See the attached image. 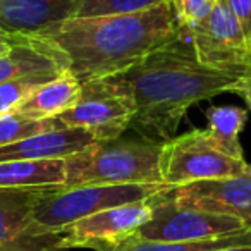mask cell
<instances>
[{"mask_svg":"<svg viewBox=\"0 0 251 251\" xmlns=\"http://www.w3.org/2000/svg\"><path fill=\"white\" fill-rule=\"evenodd\" d=\"M171 193L182 205L234 217L251 229V174L193 182Z\"/></svg>","mask_w":251,"mask_h":251,"instance_id":"11","label":"cell"},{"mask_svg":"<svg viewBox=\"0 0 251 251\" xmlns=\"http://www.w3.org/2000/svg\"><path fill=\"white\" fill-rule=\"evenodd\" d=\"M222 2L230 9L251 45V0H222Z\"/></svg>","mask_w":251,"mask_h":251,"instance_id":"23","label":"cell"},{"mask_svg":"<svg viewBox=\"0 0 251 251\" xmlns=\"http://www.w3.org/2000/svg\"><path fill=\"white\" fill-rule=\"evenodd\" d=\"M19 35H12V33L5 31L2 26H0V55L5 53L16 42H18Z\"/></svg>","mask_w":251,"mask_h":251,"instance_id":"25","label":"cell"},{"mask_svg":"<svg viewBox=\"0 0 251 251\" xmlns=\"http://www.w3.org/2000/svg\"><path fill=\"white\" fill-rule=\"evenodd\" d=\"M182 33L203 66L241 76L251 74V45L222 0L205 19Z\"/></svg>","mask_w":251,"mask_h":251,"instance_id":"7","label":"cell"},{"mask_svg":"<svg viewBox=\"0 0 251 251\" xmlns=\"http://www.w3.org/2000/svg\"><path fill=\"white\" fill-rule=\"evenodd\" d=\"M59 76L62 74H38V76H28L2 83L0 84V114L14 110L25 98H28L38 88L57 79Z\"/></svg>","mask_w":251,"mask_h":251,"instance_id":"21","label":"cell"},{"mask_svg":"<svg viewBox=\"0 0 251 251\" xmlns=\"http://www.w3.org/2000/svg\"><path fill=\"white\" fill-rule=\"evenodd\" d=\"M208 127L206 133L217 143L220 150L234 158H244L239 136L248 122L246 108L236 105H219L206 110Z\"/></svg>","mask_w":251,"mask_h":251,"instance_id":"17","label":"cell"},{"mask_svg":"<svg viewBox=\"0 0 251 251\" xmlns=\"http://www.w3.org/2000/svg\"><path fill=\"white\" fill-rule=\"evenodd\" d=\"M219 0H171L181 31H186L212 12Z\"/></svg>","mask_w":251,"mask_h":251,"instance_id":"22","label":"cell"},{"mask_svg":"<svg viewBox=\"0 0 251 251\" xmlns=\"http://www.w3.org/2000/svg\"><path fill=\"white\" fill-rule=\"evenodd\" d=\"M169 0H76L71 18H100L147 12Z\"/></svg>","mask_w":251,"mask_h":251,"instance_id":"20","label":"cell"},{"mask_svg":"<svg viewBox=\"0 0 251 251\" xmlns=\"http://www.w3.org/2000/svg\"><path fill=\"white\" fill-rule=\"evenodd\" d=\"M222 251H251V246H246V248H230V250H222Z\"/></svg>","mask_w":251,"mask_h":251,"instance_id":"26","label":"cell"},{"mask_svg":"<svg viewBox=\"0 0 251 251\" xmlns=\"http://www.w3.org/2000/svg\"><path fill=\"white\" fill-rule=\"evenodd\" d=\"M55 129L66 127H62L55 119H33L16 110L5 112L0 114V148Z\"/></svg>","mask_w":251,"mask_h":251,"instance_id":"19","label":"cell"},{"mask_svg":"<svg viewBox=\"0 0 251 251\" xmlns=\"http://www.w3.org/2000/svg\"><path fill=\"white\" fill-rule=\"evenodd\" d=\"M47 188H0V251H73L62 248L60 232H45L33 220Z\"/></svg>","mask_w":251,"mask_h":251,"instance_id":"9","label":"cell"},{"mask_svg":"<svg viewBox=\"0 0 251 251\" xmlns=\"http://www.w3.org/2000/svg\"><path fill=\"white\" fill-rule=\"evenodd\" d=\"M241 77L203 66L181 33L176 42L153 50L127 71L88 83L83 90L129 97L136 107L129 129L148 140L169 141L193 105L230 91Z\"/></svg>","mask_w":251,"mask_h":251,"instance_id":"1","label":"cell"},{"mask_svg":"<svg viewBox=\"0 0 251 251\" xmlns=\"http://www.w3.org/2000/svg\"><path fill=\"white\" fill-rule=\"evenodd\" d=\"M66 73H69L66 55L40 36L19 35L18 42L0 55V84L38 74Z\"/></svg>","mask_w":251,"mask_h":251,"instance_id":"12","label":"cell"},{"mask_svg":"<svg viewBox=\"0 0 251 251\" xmlns=\"http://www.w3.org/2000/svg\"><path fill=\"white\" fill-rule=\"evenodd\" d=\"M181 33L169 0L138 14L69 18L33 36L55 45L66 55L69 74L84 86L124 73Z\"/></svg>","mask_w":251,"mask_h":251,"instance_id":"2","label":"cell"},{"mask_svg":"<svg viewBox=\"0 0 251 251\" xmlns=\"http://www.w3.org/2000/svg\"><path fill=\"white\" fill-rule=\"evenodd\" d=\"M136 114L134 101L129 97L84 91L81 100L67 112L55 117L62 127H81L97 140H117L129 129Z\"/></svg>","mask_w":251,"mask_h":251,"instance_id":"10","label":"cell"},{"mask_svg":"<svg viewBox=\"0 0 251 251\" xmlns=\"http://www.w3.org/2000/svg\"><path fill=\"white\" fill-rule=\"evenodd\" d=\"M64 182V158L0 162V188H55Z\"/></svg>","mask_w":251,"mask_h":251,"instance_id":"16","label":"cell"},{"mask_svg":"<svg viewBox=\"0 0 251 251\" xmlns=\"http://www.w3.org/2000/svg\"><path fill=\"white\" fill-rule=\"evenodd\" d=\"M81 95L83 86L69 73H66L38 88L14 110L33 119H55L73 108L81 100Z\"/></svg>","mask_w":251,"mask_h":251,"instance_id":"15","label":"cell"},{"mask_svg":"<svg viewBox=\"0 0 251 251\" xmlns=\"http://www.w3.org/2000/svg\"><path fill=\"white\" fill-rule=\"evenodd\" d=\"M230 93L239 95V97L248 103V107L251 108V74H250V76H243V77H241V79L232 86Z\"/></svg>","mask_w":251,"mask_h":251,"instance_id":"24","label":"cell"},{"mask_svg":"<svg viewBox=\"0 0 251 251\" xmlns=\"http://www.w3.org/2000/svg\"><path fill=\"white\" fill-rule=\"evenodd\" d=\"M153 212L145 226L133 237L147 241H205L229 236L246 230L241 220L229 215L212 213L179 203L172 196L171 188H165L151 198Z\"/></svg>","mask_w":251,"mask_h":251,"instance_id":"6","label":"cell"},{"mask_svg":"<svg viewBox=\"0 0 251 251\" xmlns=\"http://www.w3.org/2000/svg\"><path fill=\"white\" fill-rule=\"evenodd\" d=\"M246 246H251V229H246L237 234H229V236L213 237V239L177 241V243L147 241L131 236L129 239L124 241L114 251H222V250H230V248H246Z\"/></svg>","mask_w":251,"mask_h":251,"instance_id":"18","label":"cell"},{"mask_svg":"<svg viewBox=\"0 0 251 251\" xmlns=\"http://www.w3.org/2000/svg\"><path fill=\"white\" fill-rule=\"evenodd\" d=\"M151 198L147 201L114 206L71 224L60 230L62 248L114 251L150 220L153 212Z\"/></svg>","mask_w":251,"mask_h":251,"instance_id":"8","label":"cell"},{"mask_svg":"<svg viewBox=\"0 0 251 251\" xmlns=\"http://www.w3.org/2000/svg\"><path fill=\"white\" fill-rule=\"evenodd\" d=\"M97 138L81 127H66L26 138L0 148V162L67 158L95 143Z\"/></svg>","mask_w":251,"mask_h":251,"instance_id":"14","label":"cell"},{"mask_svg":"<svg viewBox=\"0 0 251 251\" xmlns=\"http://www.w3.org/2000/svg\"><path fill=\"white\" fill-rule=\"evenodd\" d=\"M162 182L167 188L251 174L246 158H234L217 147L206 129H191L164 141L160 157Z\"/></svg>","mask_w":251,"mask_h":251,"instance_id":"5","label":"cell"},{"mask_svg":"<svg viewBox=\"0 0 251 251\" xmlns=\"http://www.w3.org/2000/svg\"><path fill=\"white\" fill-rule=\"evenodd\" d=\"M164 184H100L77 188H47L33 210V220L45 232H60L67 226L93 213L147 201L158 195Z\"/></svg>","mask_w":251,"mask_h":251,"instance_id":"4","label":"cell"},{"mask_svg":"<svg viewBox=\"0 0 251 251\" xmlns=\"http://www.w3.org/2000/svg\"><path fill=\"white\" fill-rule=\"evenodd\" d=\"M76 0H0V26L12 35H38L73 16Z\"/></svg>","mask_w":251,"mask_h":251,"instance_id":"13","label":"cell"},{"mask_svg":"<svg viewBox=\"0 0 251 251\" xmlns=\"http://www.w3.org/2000/svg\"><path fill=\"white\" fill-rule=\"evenodd\" d=\"M164 141L97 140L66 160L64 188L100 184H164L160 157ZM165 186V184H164Z\"/></svg>","mask_w":251,"mask_h":251,"instance_id":"3","label":"cell"}]
</instances>
